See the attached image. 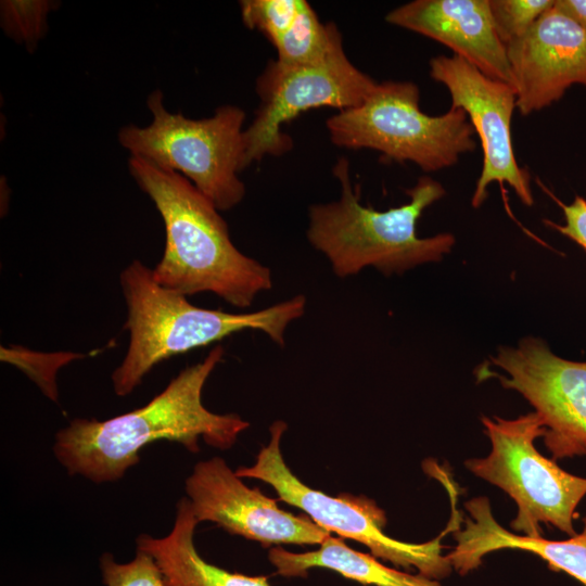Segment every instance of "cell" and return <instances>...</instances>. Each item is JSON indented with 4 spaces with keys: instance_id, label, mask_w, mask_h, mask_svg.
Segmentation results:
<instances>
[{
    "instance_id": "obj_1",
    "label": "cell",
    "mask_w": 586,
    "mask_h": 586,
    "mask_svg": "<svg viewBox=\"0 0 586 586\" xmlns=\"http://www.w3.org/2000/svg\"><path fill=\"white\" fill-rule=\"evenodd\" d=\"M224 354V347L216 345L138 409L104 421L74 419L55 435L56 459L69 474L102 483L123 477L138 463L139 451L161 440L179 443L191 453L200 450V437L209 446L229 449L250 423L235 413L212 412L202 403L204 384Z\"/></svg>"
},
{
    "instance_id": "obj_2",
    "label": "cell",
    "mask_w": 586,
    "mask_h": 586,
    "mask_svg": "<svg viewBox=\"0 0 586 586\" xmlns=\"http://www.w3.org/2000/svg\"><path fill=\"white\" fill-rule=\"evenodd\" d=\"M128 169L164 222V253L152 269L160 285L184 296L209 292L239 308L271 289L270 269L238 250L219 211L187 178L136 155Z\"/></svg>"
},
{
    "instance_id": "obj_3",
    "label": "cell",
    "mask_w": 586,
    "mask_h": 586,
    "mask_svg": "<svg viewBox=\"0 0 586 586\" xmlns=\"http://www.w3.org/2000/svg\"><path fill=\"white\" fill-rule=\"evenodd\" d=\"M127 306L129 345L112 374L114 392L129 395L160 362L218 342L244 330L266 333L284 346L288 326L305 313L306 298L295 295L252 313H227L192 305L187 296L160 285L152 269L133 259L119 276Z\"/></svg>"
},
{
    "instance_id": "obj_4",
    "label": "cell",
    "mask_w": 586,
    "mask_h": 586,
    "mask_svg": "<svg viewBox=\"0 0 586 586\" xmlns=\"http://www.w3.org/2000/svg\"><path fill=\"white\" fill-rule=\"evenodd\" d=\"M333 174L340 181L341 196L309 207L307 239L328 258L337 277L355 276L366 267H374L385 276L400 275L420 264L438 262L451 251V233L417 235L423 211L445 195L438 181L422 176L406 190L408 203L375 211L359 202V188L352 184L346 157L339 158Z\"/></svg>"
},
{
    "instance_id": "obj_5",
    "label": "cell",
    "mask_w": 586,
    "mask_h": 586,
    "mask_svg": "<svg viewBox=\"0 0 586 586\" xmlns=\"http://www.w3.org/2000/svg\"><path fill=\"white\" fill-rule=\"evenodd\" d=\"M152 122L119 129V144L158 167L187 178L218 211L237 206L245 195L242 171L243 124L241 107L224 105L200 119L170 113L161 90L146 99Z\"/></svg>"
},
{
    "instance_id": "obj_6",
    "label": "cell",
    "mask_w": 586,
    "mask_h": 586,
    "mask_svg": "<svg viewBox=\"0 0 586 586\" xmlns=\"http://www.w3.org/2000/svg\"><path fill=\"white\" fill-rule=\"evenodd\" d=\"M411 81H383L358 106L327 120L332 143L345 149H371L395 162H411L424 171L453 166L476 148L474 129L461 109L431 116L419 106Z\"/></svg>"
},
{
    "instance_id": "obj_7",
    "label": "cell",
    "mask_w": 586,
    "mask_h": 586,
    "mask_svg": "<svg viewBox=\"0 0 586 586\" xmlns=\"http://www.w3.org/2000/svg\"><path fill=\"white\" fill-rule=\"evenodd\" d=\"M492 448L484 458L466 460V468L496 485L517 504L510 526L530 537H542L540 524L576 535L575 510L586 495V479L568 473L543 456L534 443L545 429L533 411L515 419L482 417Z\"/></svg>"
},
{
    "instance_id": "obj_8",
    "label": "cell",
    "mask_w": 586,
    "mask_h": 586,
    "mask_svg": "<svg viewBox=\"0 0 586 586\" xmlns=\"http://www.w3.org/2000/svg\"><path fill=\"white\" fill-rule=\"evenodd\" d=\"M269 430V444L260 449L253 466L235 470L239 477L269 484L282 501L305 511L323 530L367 546L375 558L407 570L415 568L419 574L437 581L453 573V565L443 553L442 539L460 525V513L455 512V506L448 527L434 539L412 544L392 538L383 532L386 515L373 500L348 494L332 497L310 488L295 476L280 450L286 423L276 421Z\"/></svg>"
},
{
    "instance_id": "obj_9",
    "label": "cell",
    "mask_w": 586,
    "mask_h": 586,
    "mask_svg": "<svg viewBox=\"0 0 586 586\" xmlns=\"http://www.w3.org/2000/svg\"><path fill=\"white\" fill-rule=\"evenodd\" d=\"M375 85L348 60L343 41L317 62H269L256 80L258 109L243 131L242 170L265 156L289 152L293 142L282 127L301 113L326 106L339 112L358 106Z\"/></svg>"
},
{
    "instance_id": "obj_10",
    "label": "cell",
    "mask_w": 586,
    "mask_h": 586,
    "mask_svg": "<svg viewBox=\"0 0 586 586\" xmlns=\"http://www.w3.org/2000/svg\"><path fill=\"white\" fill-rule=\"evenodd\" d=\"M491 362L508 374L491 377L534 407L553 460L586 455V362L561 358L533 336L500 347Z\"/></svg>"
},
{
    "instance_id": "obj_11",
    "label": "cell",
    "mask_w": 586,
    "mask_h": 586,
    "mask_svg": "<svg viewBox=\"0 0 586 586\" xmlns=\"http://www.w3.org/2000/svg\"><path fill=\"white\" fill-rule=\"evenodd\" d=\"M430 76L448 89L450 107L466 112L481 141L483 166L472 206L482 205L492 182L508 183L524 205H533L530 174L518 164L512 145L511 120L517 107L513 86L484 75L455 54L432 58Z\"/></svg>"
},
{
    "instance_id": "obj_12",
    "label": "cell",
    "mask_w": 586,
    "mask_h": 586,
    "mask_svg": "<svg viewBox=\"0 0 586 586\" xmlns=\"http://www.w3.org/2000/svg\"><path fill=\"white\" fill-rule=\"evenodd\" d=\"M186 492L199 523L214 522L264 546L320 545L331 535L314 521L280 509L259 488L247 487L219 457L194 466Z\"/></svg>"
},
{
    "instance_id": "obj_13",
    "label": "cell",
    "mask_w": 586,
    "mask_h": 586,
    "mask_svg": "<svg viewBox=\"0 0 586 586\" xmlns=\"http://www.w3.org/2000/svg\"><path fill=\"white\" fill-rule=\"evenodd\" d=\"M506 49L522 115L557 102L572 85L586 87V29L555 4Z\"/></svg>"
},
{
    "instance_id": "obj_14",
    "label": "cell",
    "mask_w": 586,
    "mask_h": 586,
    "mask_svg": "<svg viewBox=\"0 0 586 586\" xmlns=\"http://www.w3.org/2000/svg\"><path fill=\"white\" fill-rule=\"evenodd\" d=\"M385 20L443 43L484 75L512 86L489 0H415L388 12Z\"/></svg>"
},
{
    "instance_id": "obj_15",
    "label": "cell",
    "mask_w": 586,
    "mask_h": 586,
    "mask_svg": "<svg viewBox=\"0 0 586 586\" xmlns=\"http://www.w3.org/2000/svg\"><path fill=\"white\" fill-rule=\"evenodd\" d=\"M469 515L454 532L456 546L447 553L454 571L467 575L476 570L485 556L500 549L532 552L556 572H564L586 586V517L582 533L566 540H548L510 532L495 520L489 500L474 497L464 504Z\"/></svg>"
},
{
    "instance_id": "obj_16",
    "label": "cell",
    "mask_w": 586,
    "mask_h": 586,
    "mask_svg": "<svg viewBox=\"0 0 586 586\" xmlns=\"http://www.w3.org/2000/svg\"><path fill=\"white\" fill-rule=\"evenodd\" d=\"M239 7L243 24L271 42L281 63L320 61L343 41L336 25L322 23L305 0H241Z\"/></svg>"
},
{
    "instance_id": "obj_17",
    "label": "cell",
    "mask_w": 586,
    "mask_h": 586,
    "mask_svg": "<svg viewBox=\"0 0 586 586\" xmlns=\"http://www.w3.org/2000/svg\"><path fill=\"white\" fill-rule=\"evenodd\" d=\"M198 524L190 500L182 498L167 536L155 538L142 534L137 538V550L154 559L165 586H270L265 576L232 573L206 562L193 543Z\"/></svg>"
},
{
    "instance_id": "obj_18",
    "label": "cell",
    "mask_w": 586,
    "mask_h": 586,
    "mask_svg": "<svg viewBox=\"0 0 586 586\" xmlns=\"http://www.w3.org/2000/svg\"><path fill=\"white\" fill-rule=\"evenodd\" d=\"M317 550L291 552L280 546L269 550L268 559L277 573L306 576L313 568H326L355 582L372 586H443L419 573L410 574L382 564L372 555L351 549L342 538L328 536Z\"/></svg>"
},
{
    "instance_id": "obj_19",
    "label": "cell",
    "mask_w": 586,
    "mask_h": 586,
    "mask_svg": "<svg viewBox=\"0 0 586 586\" xmlns=\"http://www.w3.org/2000/svg\"><path fill=\"white\" fill-rule=\"evenodd\" d=\"M50 0H2L0 24L4 34L33 52L48 31V16L58 8Z\"/></svg>"
},
{
    "instance_id": "obj_20",
    "label": "cell",
    "mask_w": 586,
    "mask_h": 586,
    "mask_svg": "<svg viewBox=\"0 0 586 586\" xmlns=\"http://www.w3.org/2000/svg\"><path fill=\"white\" fill-rule=\"evenodd\" d=\"M553 0H489L491 13L500 40L507 46L522 37L550 8Z\"/></svg>"
},
{
    "instance_id": "obj_21",
    "label": "cell",
    "mask_w": 586,
    "mask_h": 586,
    "mask_svg": "<svg viewBox=\"0 0 586 586\" xmlns=\"http://www.w3.org/2000/svg\"><path fill=\"white\" fill-rule=\"evenodd\" d=\"M100 568L106 586H165L158 565L141 550H137L136 558L128 563H117L111 553H104Z\"/></svg>"
},
{
    "instance_id": "obj_22",
    "label": "cell",
    "mask_w": 586,
    "mask_h": 586,
    "mask_svg": "<svg viewBox=\"0 0 586 586\" xmlns=\"http://www.w3.org/2000/svg\"><path fill=\"white\" fill-rule=\"evenodd\" d=\"M10 355L1 353V359L18 366L50 399L58 400L56 372L61 366L80 355L72 354H28Z\"/></svg>"
},
{
    "instance_id": "obj_23",
    "label": "cell",
    "mask_w": 586,
    "mask_h": 586,
    "mask_svg": "<svg viewBox=\"0 0 586 586\" xmlns=\"http://www.w3.org/2000/svg\"><path fill=\"white\" fill-rule=\"evenodd\" d=\"M557 202L563 211L564 225L555 224L549 220H545V222L579 244L586 251V200L582 196H576L570 204H563L558 200Z\"/></svg>"
},
{
    "instance_id": "obj_24",
    "label": "cell",
    "mask_w": 586,
    "mask_h": 586,
    "mask_svg": "<svg viewBox=\"0 0 586 586\" xmlns=\"http://www.w3.org/2000/svg\"><path fill=\"white\" fill-rule=\"evenodd\" d=\"M555 7L586 29V0H557Z\"/></svg>"
}]
</instances>
